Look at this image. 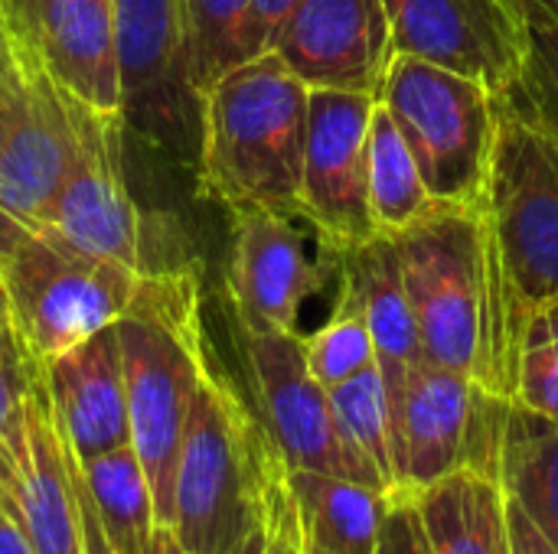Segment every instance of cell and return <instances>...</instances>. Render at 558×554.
I'll list each match as a JSON object with an SVG mask.
<instances>
[{"mask_svg": "<svg viewBox=\"0 0 558 554\" xmlns=\"http://www.w3.org/2000/svg\"><path fill=\"white\" fill-rule=\"evenodd\" d=\"M23 49L20 39L0 7V147L10 134V124L16 118V108L23 101Z\"/></svg>", "mask_w": 558, "mask_h": 554, "instance_id": "cell-34", "label": "cell"}, {"mask_svg": "<svg viewBox=\"0 0 558 554\" xmlns=\"http://www.w3.org/2000/svg\"><path fill=\"white\" fill-rule=\"evenodd\" d=\"M376 554H435L412 493H392Z\"/></svg>", "mask_w": 558, "mask_h": 554, "instance_id": "cell-32", "label": "cell"}, {"mask_svg": "<svg viewBox=\"0 0 558 554\" xmlns=\"http://www.w3.org/2000/svg\"><path fill=\"white\" fill-rule=\"evenodd\" d=\"M500 483L507 496L558 542V424L523 408L510 405Z\"/></svg>", "mask_w": 558, "mask_h": 554, "instance_id": "cell-24", "label": "cell"}, {"mask_svg": "<svg viewBox=\"0 0 558 554\" xmlns=\"http://www.w3.org/2000/svg\"><path fill=\"white\" fill-rule=\"evenodd\" d=\"M343 291L363 310L376 346V366L386 382L389 408L399 398L409 369L425 359L418 323L409 304V291L402 281V264L392 235L376 232L369 242L356 245L343 258Z\"/></svg>", "mask_w": 558, "mask_h": 554, "instance_id": "cell-20", "label": "cell"}, {"mask_svg": "<svg viewBox=\"0 0 558 554\" xmlns=\"http://www.w3.org/2000/svg\"><path fill=\"white\" fill-rule=\"evenodd\" d=\"M131 447L147 473L160 526H170L173 473L190 408L209 349L193 268L147 274L144 291L118 323Z\"/></svg>", "mask_w": 558, "mask_h": 554, "instance_id": "cell-3", "label": "cell"}, {"mask_svg": "<svg viewBox=\"0 0 558 554\" xmlns=\"http://www.w3.org/2000/svg\"><path fill=\"white\" fill-rule=\"evenodd\" d=\"M477 206L481 219V362L484 389L513 402L517 356L530 317L558 297V137L497 104V140Z\"/></svg>", "mask_w": 558, "mask_h": 554, "instance_id": "cell-1", "label": "cell"}, {"mask_svg": "<svg viewBox=\"0 0 558 554\" xmlns=\"http://www.w3.org/2000/svg\"><path fill=\"white\" fill-rule=\"evenodd\" d=\"M311 88L262 52L203 91L199 196L229 212L271 209L298 216Z\"/></svg>", "mask_w": 558, "mask_h": 554, "instance_id": "cell-2", "label": "cell"}, {"mask_svg": "<svg viewBox=\"0 0 558 554\" xmlns=\"http://www.w3.org/2000/svg\"><path fill=\"white\" fill-rule=\"evenodd\" d=\"M435 202H477L487 183L500 98L451 69L392 56L376 91Z\"/></svg>", "mask_w": 558, "mask_h": 554, "instance_id": "cell-7", "label": "cell"}, {"mask_svg": "<svg viewBox=\"0 0 558 554\" xmlns=\"http://www.w3.org/2000/svg\"><path fill=\"white\" fill-rule=\"evenodd\" d=\"M556 549H558V542H556Z\"/></svg>", "mask_w": 558, "mask_h": 554, "instance_id": "cell-43", "label": "cell"}, {"mask_svg": "<svg viewBox=\"0 0 558 554\" xmlns=\"http://www.w3.org/2000/svg\"><path fill=\"white\" fill-rule=\"evenodd\" d=\"M268 552V526H265V516H262V522L232 549L229 554H265Z\"/></svg>", "mask_w": 558, "mask_h": 554, "instance_id": "cell-41", "label": "cell"}, {"mask_svg": "<svg viewBox=\"0 0 558 554\" xmlns=\"http://www.w3.org/2000/svg\"><path fill=\"white\" fill-rule=\"evenodd\" d=\"M43 382L62 441L78 464L131 444L118 327H105L52 359Z\"/></svg>", "mask_w": 558, "mask_h": 554, "instance_id": "cell-18", "label": "cell"}, {"mask_svg": "<svg viewBox=\"0 0 558 554\" xmlns=\"http://www.w3.org/2000/svg\"><path fill=\"white\" fill-rule=\"evenodd\" d=\"M510 405L471 376L418 359L389 408L396 493H422L454 470L500 477Z\"/></svg>", "mask_w": 558, "mask_h": 554, "instance_id": "cell-8", "label": "cell"}, {"mask_svg": "<svg viewBox=\"0 0 558 554\" xmlns=\"http://www.w3.org/2000/svg\"><path fill=\"white\" fill-rule=\"evenodd\" d=\"M78 464V460H75ZM82 487L95 506L105 539L114 554H144L160 519L147 473L131 444L78 464Z\"/></svg>", "mask_w": 558, "mask_h": 554, "instance_id": "cell-23", "label": "cell"}, {"mask_svg": "<svg viewBox=\"0 0 558 554\" xmlns=\"http://www.w3.org/2000/svg\"><path fill=\"white\" fill-rule=\"evenodd\" d=\"M366 196L376 232L386 235L409 229L435 202L409 144L402 140L399 127L392 124L379 98L366 137Z\"/></svg>", "mask_w": 558, "mask_h": 554, "instance_id": "cell-25", "label": "cell"}, {"mask_svg": "<svg viewBox=\"0 0 558 554\" xmlns=\"http://www.w3.org/2000/svg\"><path fill=\"white\" fill-rule=\"evenodd\" d=\"M425 359L477 379L481 219L474 202H432L392 235Z\"/></svg>", "mask_w": 558, "mask_h": 554, "instance_id": "cell-9", "label": "cell"}, {"mask_svg": "<svg viewBox=\"0 0 558 554\" xmlns=\"http://www.w3.org/2000/svg\"><path fill=\"white\" fill-rule=\"evenodd\" d=\"M245 10L248 0H183L186 85L196 104L206 88L248 59Z\"/></svg>", "mask_w": 558, "mask_h": 554, "instance_id": "cell-26", "label": "cell"}, {"mask_svg": "<svg viewBox=\"0 0 558 554\" xmlns=\"http://www.w3.org/2000/svg\"><path fill=\"white\" fill-rule=\"evenodd\" d=\"M376 95L311 88L298 219L320 248L343 258L376 235L366 196V137Z\"/></svg>", "mask_w": 558, "mask_h": 554, "instance_id": "cell-10", "label": "cell"}, {"mask_svg": "<svg viewBox=\"0 0 558 554\" xmlns=\"http://www.w3.org/2000/svg\"><path fill=\"white\" fill-rule=\"evenodd\" d=\"M304 554H376L389 500L350 477L284 470Z\"/></svg>", "mask_w": 558, "mask_h": 554, "instance_id": "cell-21", "label": "cell"}, {"mask_svg": "<svg viewBox=\"0 0 558 554\" xmlns=\"http://www.w3.org/2000/svg\"><path fill=\"white\" fill-rule=\"evenodd\" d=\"M75 153L69 176L39 229L65 245L121 261L141 274L190 268L177 255V238L157 232L134 199L124 173V114L98 111L69 95Z\"/></svg>", "mask_w": 558, "mask_h": 554, "instance_id": "cell-6", "label": "cell"}, {"mask_svg": "<svg viewBox=\"0 0 558 554\" xmlns=\"http://www.w3.org/2000/svg\"><path fill=\"white\" fill-rule=\"evenodd\" d=\"M435 554H513L510 503L500 477L454 470L412 493Z\"/></svg>", "mask_w": 558, "mask_h": 554, "instance_id": "cell-22", "label": "cell"}, {"mask_svg": "<svg viewBox=\"0 0 558 554\" xmlns=\"http://www.w3.org/2000/svg\"><path fill=\"white\" fill-rule=\"evenodd\" d=\"M118 62L124 88V118H141L147 127L173 124L186 85L183 0H111Z\"/></svg>", "mask_w": 558, "mask_h": 554, "instance_id": "cell-19", "label": "cell"}, {"mask_svg": "<svg viewBox=\"0 0 558 554\" xmlns=\"http://www.w3.org/2000/svg\"><path fill=\"white\" fill-rule=\"evenodd\" d=\"M69 454H72V451H69ZM72 473H75V493H78V506H82L85 554H114L111 552V545H108V539H105V529H101L98 516H95V506H92V500H88V493H85V487H82V473H78L75 457H72Z\"/></svg>", "mask_w": 558, "mask_h": 554, "instance_id": "cell-37", "label": "cell"}, {"mask_svg": "<svg viewBox=\"0 0 558 554\" xmlns=\"http://www.w3.org/2000/svg\"><path fill=\"white\" fill-rule=\"evenodd\" d=\"M0 7L65 95L124 114L111 0H0Z\"/></svg>", "mask_w": 558, "mask_h": 554, "instance_id": "cell-16", "label": "cell"}, {"mask_svg": "<svg viewBox=\"0 0 558 554\" xmlns=\"http://www.w3.org/2000/svg\"><path fill=\"white\" fill-rule=\"evenodd\" d=\"M0 509L16 519L36 554H85L72 454L39 372H26L23 421L13 441L10 473L0 483Z\"/></svg>", "mask_w": 558, "mask_h": 554, "instance_id": "cell-13", "label": "cell"}, {"mask_svg": "<svg viewBox=\"0 0 558 554\" xmlns=\"http://www.w3.org/2000/svg\"><path fill=\"white\" fill-rule=\"evenodd\" d=\"M20 49L26 82L23 101L0 147V212L20 225L39 229L69 176L75 137L69 95L52 82L23 39Z\"/></svg>", "mask_w": 558, "mask_h": 554, "instance_id": "cell-17", "label": "cell"}, {"mask_svg": "<svg viewBox=\"0 0 558 554\" xmlns=\"http://www.w3.org/2000/svg\"><path fill=\"white\" fill-rule=\"evenodd\" d=\"M337 428L347 447L379 477V483L396 493V470H392V418H389V395L379 366L363 369L360 376L327 389Z\"/></svg>", "mask_w": 558, "mask_h": 554, "instance_id": "cell-27", "label": "cell"}, {"mask_svg": "<svg viewBox=\"0 0 558 554\" xmlns=\"http://www.w3.org/2000/svg\"><path fill=\"white\" fill-rule=\"evenodd\" d=\"M304 356H307L311 376L324 389H333L360 376L363 369L376 366V346L363 320V310L343 287H340L330 320L314 336H304Z\"/></svg>", "mask_w": 558, "mask_h": 554, "instance_id": "cell-28", "label": "cell"}, {"mask_svg": "<svg viewBox=\"0 0 558 554\" xmlns=\"http://www.w3.org/2000/svg\"><path fill=\"white\" fill-rule=\"evenodd\" d=\"M271 52L307 85L376 95L396 56L383 0H304Z\"/></svg>", "mask_w": 558, "mask_h": 554, "instance_id": "cell-15", "label": "cell"}, {"mask_svg": "<svg viewBox=\"0 0 558 554\" xmlns=\"http://www.w3.org/2000/svg\"><path fill=\"white\" fill-rule=\"evenodd\" d=\"M294 219L271 209L232 212L226 291L242 333H298V317L320 287V268Z\"/></svg>", "mask_w": 558, "mask_h": 554, "instance_id": "cell-14", "label": "cell"}, {"mask_svg": "<svg viewBox=\"0 0 558 554\" xmlns=\"http://www.w3.org/2000/svg\"><path fill=\"white\" fill-rule=\"evenodd\" d=\"M513 402L558 424V297L546 300L523 330Z\"/></svg>", "mask_w": 558, "mask_h": 554, "instance_id": "cell-29", "label": "cell"}, {"mask_svg": "<svg viewBox=\"0 0 558 554\" xmlns=\"http://www.w3.org/2000/svg\"><path fill=\"white\" fill-rule=\"evenodd\" d=\"M304 0H248L245 10V52L248 59L271 52L281 26Z\"/></svg>", "mask_w": 558, "mask_h": 554, "instance_id": "cell-35", "label": "cell"}, {"mask_svg": "<svg viewBox=\"0 0 558 554\" xmlns=\"http://www.w3.org/2000/svg\"><path fill=\"white\" fill-rule=\"evenodd\" d=\"M262 424L288 470L350 477L389 493L347 447L330 392L311 376L301 333H242Z\"/></svg>", "mask_w": 558, "mask_h": 554, "instance_id": "cell-11", "label": "cell"}, {"mask_svg": "<svg viewBox=\"0 0 558 554\" xmlns=\"http://www.w3.org/2000/svg\"><path fill=\"white\" fill-rule=\"evenodd\" d=\"M13 327H10V307H7V294L0 287V353L3 349H13Z\"/></svg>", "mask_w": 558, "mask_h": 554, "instance_id": "cell-42", "label": "cell"}, {"mask_svg": "<svg viewBox=\"0 0 558 554\" xmlns=\"http://www.w3.org/2000/svg\"><path fill=\"white\" fill-rule=\"evenodd\" d=\"M23 389H26V372L23 362L13 349L0 353V483L10 473L13 464V441L23 421Z\"/></svg>", "mask_w": 558, "mask_h": 554, "instance_id": "cell-31", "label": "cell"}, {"mask_svg": "<svg viewBox=\"0 0 558 554\" xmlns=\"http://www.w3.org/2000/svg\"><path fill=\"white\" fill-rule=\"evenodd\" d=\"M147 274L92 258L46 229L0 212V287L23 372H46L52 359L131 313Z\"/></svg>", "mask_w": 558, "mask_h": 554, "instance_id": "cell-5", "label": "cell"}, {"mask_svg": "<svg viewBox=\"0 0 558 554\" xmlns=\"http://www.w3.org/2000/svg\"><path fill=\"white\" fill-rule=\"evenodd\" d=\"M513 7L523 13L526 23H533V20L558 23V0H513Z\"/></svg>", "mask_w": 558, "mask_h": 554, "instance_id": "cell-39", "label": "cell"}, {"mask_svg": "<svg viewBox=\"0 0 558 554\" xmlns=\"http://www.w3.org/2000/svg\"><path fill=\"white\" fill-rule=\"evenodd\" d=\"M281 464L265 424L213 366L203 372L173 473L170 529L190 554H229L265 516Z\"/></svg>", "mask_w": 558, "mask_h": 554, "instance_id": "cell-4", "label": "cell"}, {"mask_svg": "<svg viewBox=\"0 0 558 554\" xmlns=\"http://www.w3.org/2000/svg\"><path fill=\"white\" fill-rule=\"evenodd\" d=\"M284 470L288 467L278 464L268 480V490H265V526H268V552L265 554H304L294 506H291L288 483H284Z\"/></svg>", "mask_w": 558, "mask_h": 554, "instance_id": "cell-33", "label": "cell"}, {"mask_svg": "<svg viewBox=\"0 0 558 554\" xmlns=\"http://www.w3.org/2000/svg\"><path fill=\"white\" fill-rule=\"evenodd\" d=\"M144 554H190V552L180 545V539L173 535V529H170V526H157V532H154V539H150V545L144 549Z\"/></svg>", "mask_w": 558, "mask_h": 554, "instance_id": "cell-40", "label": "cell"}, {"mask_svg": "<svg viewBox=\"0 0 558 554\" xmlns=\"http://www.w3.org/2000/svg\"><path fill=\"white\" fill-rule=\"evenodd\" d=\"M0 554H36L29 539L23 535V529L16 526V519L0 509Z\"/></svg>", "mask_w": 558, "mask_h": 554, "instance_id": "cell-38", "label": "cell"}, {"mask_svg": "<svg viewBox=\"0 0 558 554\" xmlns=\"http://www.w3.org/2000/svg\"><path fill=\"white\" fill-rule=\"evenodd\" d=\"M392 49L507 98L526 65L530 29L513 0H383Z\"/></svg>", "mask_w": 558, "mask_h": 554, "instance_id": "cell-12", "label": "cell"}, {"mask_svg": "<svg viewBox=\"0 0 558 554\" xmlns=\"http://www.w3.org/2000/svg\"><path fill=\"white\" fill-rule=\"evenodd\" d=\"M510 503V539H513V554H558L556 542L507 496Z\"/></svg>", "mask_w": 558, "mask_h": 554, "instance_id": "cell-36", "label": "cell"}, {"mask_svg": "<svg viewBox=\"0 0 558 554\" xmlns=\"http://www.w3.org/2000/svg\"><path fill=\"white\" fill-rule=\"evenodd\" d=\"M526 65L517 88L504 101H510L520 114L558 137V23L533 20L526 23Z\"/></svg>", "mask_w": 558, "mask_h": 554, "instance_id": "cell-30", "label": "cell"}]
</instances>
